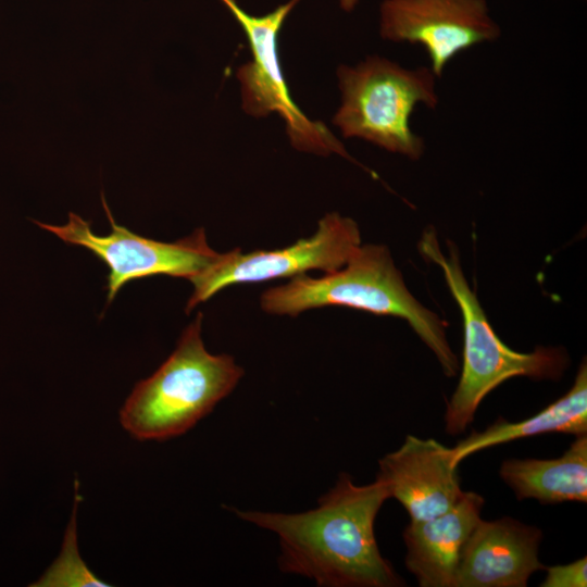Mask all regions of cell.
Here are the masks:
<instances>
[{"label": "cell", "mask_w": 587, "mask_h": 587, "mask_svg": "<svg viewBox=\"0 0 587 587\" xmlns=\"http://www.w3.org/2000/svg\"><path fill=\"white\" fill-rule=\"evenodd\" d=\"M420 252L444 272L447 286L455 299L463 322V364L459 384L445 413V429L455 436L473 422L482 400L509 378L557 379L569 363L562 348L538 347L517 352L504 345L491 327L476 295L463 274L459 253L449 242V254L440 251L436 234L425 232Z\"/></svg>", "instance_id": "cell-4"}, {"label": "cell", "mask_w": 587, "mask_h": 587, "mask_svg": "<svg viewBox=\"0 0 587 587\" xmlns=\"http://www.w3.org/2000/svg\"><path fill=\"white\" fill-rule=\"evenodd\" d=\"M384 40L421 46L437 78L459 53L501 36L486 0H383Z\"/></svg>", "instance_id": "cell-9"}, {"label": "cell", "mask_w": 587, "mask_h": 587, "mask_svg": "<svg viewBox=\"0 0 587 587\" xmlns=\"http://www.w3.org/2000/svg\"><path fill=\"white\" fill-rule=\"evenodd\" d=\"M380 479L411 521H426L451 509L463 490L452 450L433 438L408 435L402 446L379 460Z\"/></svg>", "instance_id": "cell-10"}, {"label": "cell", "mask_w": 587, "mask_h": 587, "mask_svg": "<svg viewBox=\"0 0 587 587\" xmlns=\"http://www.w3.org/2000/svg\"><path fill=\"white\" fill-rule=\"evenodd\" d=\"M358 0H339L341 9L346 12H351L357 5Z\"/></svg>", "instance_id": "cell-17"}, {"label": "cell", "mask_w": 587, "mask_h": 587, "mask_svg": "<svg viewBox=\"0 0 587 587\" xmlns=\"http://www.w3.org/2000/svg\"><path fill=\"white\" fill-rule=\"evenodd\" d=\"M484 499L464 491L447 512L411 521L403 532L405 566L422 587H454L462 548L480 520Z\"/></svg>", "instance_id": "cell-12"}, {"label": "cell", "mask_w": 587, "mask_h": 587, "mask_svg": "<svg viewBox=\"0 0 587 587\" xmlns=\"http://www.w3.org/2000/svg\"><path fill=\"white\" fill-rule=\"evenodd\" d=\"M202 314L182 333L175 350L134 387L120 410L123 428L138 440L180 436L229 395L243 370L228 354L210 353L201 338Z\"/></svg>", "instance_id": "cell-3"}, {"label": "cell", "mask_w": 587, "mask_h": 587, "mask_svg": "<svg viewBox=\"0 0 587 587\" xmlns=\"http://www.w3.org/2000/svg\"><path fill=\"white\" fill-rule=\"evenodd\" d=\"M360 245L358 224L339 213H329L321 218L311 237L286 248L221 253L213 264L189 279L193 291L186 312L228 286L292 278L313 270L334 272L347 263Z\"/></svg>", "instance_id": "cell-8"}, {"label": "cell", "mask_w": 587, "mask_h": 587, "mask_svg": "<svg viewBox=\"0 0 587 587\" xmlns=\"http://www.w3.org/2000/svg\"><path fill=\"white\" fill-rule=\"evenodd\" d=\"M261 308L279 315H298L314 308L348 307L405 320L438 359L444 373L459 369L446 337V324L408 290L389 250L383 245L359 246L347 263L319 278L301 274L260 298Z\"/></svg>", "instance_id": "cell-2"}, {"label": "cell", "mask_w": 587, "mask_h": 587, "mask_svg": "<svg viewBox=\"0 0 587 587\" xmlns=\"http://www.w3.org/2000/svg\"><path fill=\"white\" fill-rule=\"evenodd\" d=\"M587 432V366L580 364L574 384L561 398L539 413L521 422L498 419L482 432H472L460 440L452 450L453 463L458 464L467 455L483 449L507 444L515 439L548 434L565 433L575 436Z\"/></svg>", "instance_id": "cell-14"}, {"label": "cell", "mask_w": 587, "mask_h": 587, "mask_svg": "<svg viewBox=\"0 0 587 587\" xmlns=\"http://www.w3.org/2000/svg\"><path fill=\"white\" fill-rule=\"evenodd\" d=\"M541 587H586L587 558H580L565 565H553L547 569Z\"/></svg>", "instance_id": "cell-16"}, {"label": "cell", "mask_w": 587, "mask_h": 587, "mask_svg": "<svg viewBox=\"0 0 587 587\" xmlns=\"http://www.w3.org/2000/svg\"><path fill=\"white\" fill-rule=\"evenodd\" d=\"M341 104L333 123L345 138H360L413 161L425 152L410 118L420 104L439 102L437 77L429 66L407 68L379 55L337 68Z\"/></svg>", "instance_id": "cell-5"}, {"label": "cell", "mask_w": 587, "mask_h": 587, "mask_svg": "<svg viewBox=\"0 0 587 587\" xmlns=\"http://www.w3.org/2000/svg\"><path fill=\"white\" fill-rule=\"evenodd\" d=\"M388 498L380 479L359 486L341 473L312 510L232 511L277 535L284 573L312 578L324 587H395L403 580L380 554L374 533L376 515Z\"/></svg>", "instance_id": "cell-1"}, {"label": "cell", "mask_w": 587, "mask_h": 587, "mask_svg": "<svg viewBox=\"0 0 587 587\" xmlns=\"http://www.w3.org/2000/svg\"><path fill=\"white\" fill-rule=\"evenodd\" d=\"M101 201L111 224V233L107 236L93 233L90 222L73 212H70L65 225L35 223L66 243L86 248L108 265V303L130 280L155 275L190 279L213 264L221 254L208 245L203 228L174 242L153 240L117 224L103 191Z\"/></svg>", "instance_id": "cell-7"}, {"label": "cell", "mask_w": 587, "mask_h": 587, "mask_svg": "<svg viewBox=\"0 0 587 587\" xmlns=\"http://www.w3.org/2000/svg\"><path fill=\"white\" fill-rule=\"evenodd\" d=\"M76 482V497L74 512L66 528L62 550L58 559L51 564L41 578L33 586L38 587H108L84 563L78 553L76 536V509L78 503Z\"/></svg>", "instance_id": "cell-15"}, {"label": "cell", "mask_w": 587, "mask_h": 587, "mask_svg": "<svg viewBox=\"0 0 587 587\" xmlns=\"http://www.w3.org/2000/svg\"><path fill=\"white\" fill-rule=\"evenodd\" d=\"M541 530L512 517L483 521L466 539L454 587H525L539 561Z\"/></svg>", "instance_id": "cell-11"}, {"label": "cell", "mask_w": 587, "mask_h": 587, "mask_svg": "<svg viewBox=\"0 0 587 587\" xmlns=\"http://www.w3.org/2000/svg\"><path fill=\"white\" fill-rule=\"evenodd\" d=\"M517 499H536L542 504L587 501V436H576L557 459H510L499 471Z\"/></svg>", "instance_id": "cell-13"}, {"label": "cell", "mask_w": 587, "mask_h": 587, "mask_svg": "<svg viewBox=\"0 0 587 587\" xmlns=\"http://www.w3.org/2000/svg\"><path fill=\"white\" fill-rule=\"evenodd\" d=\"M221 1L242 27L252 55L237 70L242 109L254 117L276 112L285 122L291 145L300 151L335 153L355 162L326 125L308 118L289 93L279 61L278 34L300 0H289L262 16L247 13L236 0Z\"/></svg>", "instance_id": "cell-6"}]
</instances>
